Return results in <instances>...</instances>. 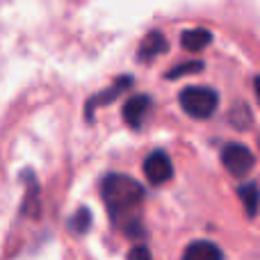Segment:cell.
<instances>
[{"mask_svg":"<svg viewBox=\"0 0 260 260\" xmlns=\"http://www.w3.org/2000/svg\"><path fill=\"white\" fill-rule=\"evenodd\" d=\"M108 215L117 229H121L128 235H139V217H142L144 203V187L137 180L121 174H110L103 178L101 185Z\"/></svg>","mask_w":260,"mask_h":260,"instance_id":"cell-1","label":"cell"},{"mask_svg":"<svg viewBox=\"0 0 260 260\" xmlns=\"http://www.w3.org/2000/svg\"><path fill=\"white\" fill-rule=\"evenodd\" d=\"M69 226H71L73 233H87L91 226V212L87 210V208H80V210L69 219Z\"/></svg>","mask_w":260,"mask_h":260,"instance_id":"cell-12","label":"cell"},{"mask_svg":"<svg viewBox=\"0 0 260 260\" xmlns=\"http://www.w3.org/2000/svg\"><path fill=\"white\" fill-rule=\"evenodd\" d=\"M148 110H151V99L144 94L139 96H133V99L126 101V105H123V119H126V123L130 128H142L144 119H146Z\"/></svg>","mask_w":260,"mask_h":260,"instance_id":"cell-5","label":"cell"},{"mask_svg":"<svg viewBox=\"0 0 260 260\" xmlns=\"http://www.w3.org/2000/svg\"><path fill=\"white\" fill-rule=\"evenodd\" d=\"M221 165L229 169L231 176H247L249 171L256 165V157H253L251 148L242 146V144H226L224 151H221Z\"/></svg>","mask_w":260,"mask_h":260,"instance_id":"cell-3","label":"cell"},{"mask_svg":"<svg viewBox=\"0 0 260 260\" xmlns=\"http://www.w3.org/2000/svg\"><path fill=\"white\" fill-rule=\"evenodd\" d=\"M180 108L194 119H208L219 105V94L210 87H185L178 96Z\"/></svg>","mask_w":260,"mask_h":260,"instance_id":"cell-2","label":"cell"},{"mask_svg":"<svg viewBox=\"0 0 260 260\" xmlns=\"http://www.w3.org/2000/svg\"><path fill=\"white\" fill-rule=\"evenodd\" d=\"M212 41V32L206 30V27H194V30H185L183 37H180V46L185 50H192V53H199L203 50L208 44Z\"/></svg>","mask_w":260,"mask_h":260,"instance_id":"cell-9","label":"cell"},{"mask_svg":"<svg viewBox=\"0 0 260 260\" xmlns=\"http://www.w3.org/2000/svg\"><path fill=\"white\" fill-rule=\"evenodd\" d=\"M231 123H233L235 128H240V130H247V128H251V123H253V114H251V110H249V105H235L233 110H231Z\"/></svg>","mask_w":260,"mask_h":260,"instance_id":"cell-11","label":"cell"},{"mask_svg":"<svg viewBox=\"0 0 260 260\" xmlns=\"http://www.w3.org/2000/svg\"><path fill=\"white\" fill-rule=\"evenodd\" d=\"M130 85H133V78H130V76H123V78H119V80L114 82L112 87H108L105 91H101V94L91 96L89 103H87V119H91V114H94V108H101V105L112 103V101L117 99L121 91H126Z\"/></svg>","mask_w":260,"mask_h":260,"instance_id":"cell-6","label":"cell"},{"mask_svg":"<svg viewBox=\"0 0 260 260\" xmlns=\"http://www.w3.org/2000/svg\"><path fill=\"white\" fill-rule=\"evenodd\" d=\"M165 50H167V39L162 37V32L153 30V32H148V35L144 37L142 46H139V55H137V57L142 59V62H151V59L160 57Z\"/></svg>","mask_w":260,"mask_h":260,"instance_id":"cell-7","label":"cell"},{"mask_svg":"<svg viewBox=\"0 0 260 260\" xmlns=\"http://www.w3.org/2000/svg\"><path fill=\"white\" fill-rule=\"evenodd\" d=\"M183 260H224V253L217 244L206 242V240H197L192 242L183 253Z\"/></svg>","mask_w":260,"mask_h":260,"instance_id":"cell-8","label":"cell"},{"mask_svg":"<svg viewBox=\"0 0 260 260\" xmlns=\"http://www.w3.org/2000/svg\"><path fill=\"white\" fill-rule=\"evenodd\" d=\"M201 69H203V62L194 59V62H185V64H178V67H174L169 73H167V78H169V80H176V78L189 76V73H199Z\"/></svg>","mask_w":260,"mask_h":260,"instance_id":"cell-13","label":"cell"},{"mask_svg":"<svg viewBox=\"0 0 260 260\" xmlns=\"http://www.w3.org/2000/svg\"><path fill=\"white\" fill-rule=\"evenodd\" d=\"M238 194H240V199H242L244 208H247V215L256 217V212H258V185L253 183V180H249V183L240 185Z\"/></svg>","mask_w":260,"mask_h":260,"instance_id":"cell-10","label":"cell"},{"mask_svg":"<svg viewBox=\"0 0 260 260\" xmlns=\"http://www.w3.org/2000/svg\"><path fill=\"white\" fill-rule=\"evenodd\" d=\"M144 174H146V178L151 185H162L174 176V165H171L167 153L153 151L151 155L144 160Z\"/></svg>","mask_w":260,"mask_h":260,"instance_id":"cell-4","label":"cell"},{"mask_svg":"<svg viewBox=\"0 0 260 260\" xmlns=\"http://www.w3.org/2000/svg\"><path fill=\"white\" fill-rule=\"evenodd\" d=\"M128 260H151V253H148L146 247H135V249H130Z\"/></svg>","mask_w":260,"mask_h":260,"instance_id":"cell-14","label":"cell"}]
</instances>
